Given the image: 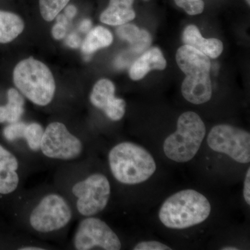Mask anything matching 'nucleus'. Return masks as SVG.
<instances>
[{
	"mask_svg": "<svg viewBox=\"0 0 250 250\" xmlns=\"http://www.w3.org/2000/svg\"><path fill=\"white\" fill-rule=\"evenodd\" d=\"M183 41L185 45L194 47L209 58H217L223 51V44L221 41L215 39H205L202 37L198 28L195 25H188L186 28L183 34Z\"/></svg>",
	"mask_w": 250,
	"mask_h": 250,
	"instance_id": "nucleus-15",
	"label": "nucleus"
},
{
	"mask_svg": "<svg viewBox=\"0 0 250 250\" xmlns=\"http://www.w3.org/2000/svg\"><path fill=\"white\" fill-rule=\"evenodd\" d=\"M23 215L29 231L39 236H49L65 229L75 212L62 192L53 190L33 198L26 206Z\"/></svg>",
	"mask_w": 250,
	"mask_h": 250,
	"instance_id": "nucleus-1",
	"label": "nucleus"
},
{
	"mask_svg": "<svg viewBox=\"0 0 250 250\" xmlns=\"http://www.w3.org/2000/svg\"><path fill=\"white\" fill-rule=\"evenodd\" d=\"M85 143L61 122H52L44 129L40 152L50 160L72 164L82 159Z\"/></svg>",
	"mask_w": 250,
	"mask_h": 250,
	"instance_id": "nucleus-8",
	"label": "nucleus"
},
{
	"mask_svg": "<svg viewBox=\"0 0 250 250\" xmlns=\"http://www.w3.org/2000/svg\"><path fill=\"white\" fill-rule=\"evenodd\" d=\"M243 197L245 201L248 205H250V167H248L244 181V187H243Z\"/></svg>",
	"mask_w": 250,
	"mask_h": 250,
	"instance_id": "nucleus-25",
	"label": "nucleus"
},
{
	"mask_svg": "<svg viewBox=\"0 0 250 250\" xmlns=\"http://www.w3.org/2000/svg\"><path fill=\"white\" fill-rule=\"evenodd\" d=\"M55 18L57 19V23L52 27V36L56 40H62L66 35V28L68 21L66 16L62 14L57 15Z\"/></svg>",
	"mask_w": 250,
	"mask_h": 250,
	"instance_id": "nucleus-23",
	"label": "nucleus"
},
{
	"mask_svg": "<svg viewBox=\"0 0 250 250\" xmlns=\"http://www.w3.org/2000/svg\"><path fill=\"white\" fill-rule=\"evenodd\" d=\"M70 0H39L41 16L46 21H53Z\"/></svg>",
	"mask_w": 250,
	"mask_h": 250,
	"instance_id": "nucleus-21",
	"label": "nucleus"
},
{
	"mask_svg": "<svg viewBox=\"0 0 250 250\" xmlns=\"http://www.w3.org/2000/svg\"><path fill=\"white\" fill-rule=\"evenodd\" d=\"M134 0H110L108 7L100 15V21L111 26H120L136 17L132 6Z\"/></svg>",
	"mask_w": 250,
	"mask_h": 250,
	"instance_id": "nucleus-16",
	"label": "nucleus"
},
{
	"mask_svg": "<svg viewBox=\"0 0 250 250\" xmlns=\"http://www.w3.org/2000/svg\"><path fill=\"white\" fill-rule=\"evenodd\" d=\"M75 214L82 218L95 216L103 212L109 202L111 187L108 177L101 172H92L74 177L66 188Z\"/></svg>",
	"mask_w": 250,
	"mask_h": 250,
	"instance_id": "nucleus-4",
	"label": "nucleus"
},
{
	"mask_svg": "<svg viewBox=\"0 0 250 250\" xmlns=\"http://www.w3.org/2000/svg\"><path fill=\"white\" fill-rule=\"evenodd\" d=\"M108 164L113 178L123 185L143 183L156 170L152 154L142 146L131 142L113 146L108 154Z\"/></svg>",
	"mask_w": 250,
	"mask_h": 250,
	"instance_id": "nucleus-2",
	"label": "nucleus"
},
{
	"mask_svg": "<svg viewBox=\"0 0 250 250\" xmlns=\"http://www.w3.org/2000/svg\"><path fill=\"white\" fill-rule=\"evenodd\" d=\"M21 183V164L17 156L0 144V195L14 193Z\"/></svg>",
	"mask_w": 250,
	"mask_h": 250,
	"instance_id": "nucleus-13",
	"label": "nucleus"
},
{
	"mask_svg": "<svg viewBox=\"0 0 250 250\" xmlns=\"http://www.w3.org/2000/svg\"><path fill=\"white\" fill-rule=\"evenodd\" d=\"M7 103L0 106V124L16 123L21 121L24 113V100L22 94L15 88L7 92Z\"/></svg>",
	"mask_w": 250,
	"mask_h": 250,
	"instance_id": "nucleus-17",
	"label": "nucleus"
},
{
	"mask_svg": "<svg viewBox=\"0 0 250 250\" xmlns=\"http://www.w3.org/2000/svg\"><path fill=\"white\" fill-rule=\"evenodd\" d=\"M14 82L21 94L37 106H47L53 100L55 81L42 62L29 58L18 62L14 70Z\"/></svg>",
	"mask_w": 250,
	"mask_h": 250,
	"instance_id": "nucleus-6",
	"label": "nucleus"
},
{
	"mask_svg": "<svg viewBox=\"0 0 250 250\" xmlns=\"http://www.w3.org/2000/svg\"><path fill=\"white\" fill-rule=\"evenodd\" d=\"M72 248L77 250H120L119 237L106 222L95 216L82 218L72 238Z\"/></svg>",
	"mask_w": 250,
	"mask_h": 250,
	"instance_id": "nucleus-9",
	"label": "nucleus"
},
{
	"mask_svg": "<svg viewBox=\"0 0 250 250\" xmlns=\"http://www.w3.org/2000/svg\"><path fill=\"white\" fill-rule=\"evenodd\" d=\"M92 22L89 19L83 20L82 22H81L80 26V30L82 32L85 33L90 30L91 28Z\"/></svg>",
	"mask_w": 250,
	"mask_h": 250,
	"instance_id": "nucleus-29",
	"label": "nucleus"
},
{
	"mask_svg": "<svg viewBox=\"0 0 250 250\" xmlns=\"http://www.w3.org/2000/svg\"><path fill=\"white\" fill-rule=\"evenodd\" d=\"M208 147L227 154L239 164L250 162V134L246 130L229 125L213 126L207 137Z\"/></svg>",
	"mask_w": 250,
	"mask_h": 250,
	"instance_id": "nucleus-10",
	"label": "nucleus"
},
{
	"mask_svg": "<svg viewBox=\"0 0 250 250\" xmlns=\"http://www.w3.org/2000/svg\"><path fill=\"white\" fill-rule=\"evenodd\" d=\"M65 43L71 48H78L81 45L80 37L75 33H72L70 35L67 36Z\"/></svg>",
	"mask_w": 250,
	"mask_h": 250,
	"instance_id": "nucleus-26",
	"label": "nucleus"
},
{
	"mask_svg": "<svg viewBox=\"0 0 250 250\" xmlns=\"http://www.w3.org/2000/svg\"><path fill=\"white\" fill-rule=\"evenodd\" d=\"M247 2H248V4L250 5V0H246Z\"/></svg>",
	"mask_w": 250,
	"mask_h": 250,
	"instance_id": "nucleus-31",
	"label": "nucleus"
},
{
	"mask_svg": "<svg viewBox=\"0 0 250 250\" xmlns=\"http://www.w3.org/2000/svg\"><path fill=\"white\" fill-rule=\"evenodd\" d=\"M205 135V125L200 116L195 112H185L179 116L175 132L164 141V154L174 162H188L196 155Z\"/></svg>",
	"mask_w": 250,
	"mask_h": 250,
	"instance_id": "nucleus-7",
	"label": "nucleus"
},
{
	"mask_svg": "<svg viewBox=\"0 0 250 250\" xmlns=\"http://www.w3.org/2000/svg\"><path fill=\"white\" fill-rule=\"evenodd\" d=\"M24 24L18 15L0 10V43H8L24 30Z\"/></svg>",
	"mask_w": 250,
	"mask_h": 250,
	"instance_id": "nucleus-19",
	"label": "nucleus"
},
{
	"mask_svg": "<svg viewBox=\"0 0 250 250\" xmlns=\"http://www.w3.org/2000/svg\"><path fill=\"white\" fill-rule=\"evenodd\" d=\"M18 249L20 250H47V248L45 247L39 246V245L25 244L19 247Z\"/></svg>",
	"mask_w": 250,
	"mask_h": 250,
	"instance_id": "nucleus-28",
	"label": "nucleus"
},
{
	"mask_svg": "<svg viewBox=\"0 0 250 250\" xmlns=\"http://www.w3.org/2000/svg\"><path fill=\"white\" fill-rule=\"evenodd\" d=\"M222 250H239L238 248H237L236 247H232V246H226L223 247V248H221Z\"/></svg>",
	"mask_w": 250,
	"mask_h": 250,
	"instance_id": "nucleus-30",
	"label": "nucleus"
},
{
	"mask_svg": "<svg viewBox=\"0 0 250 250\" xmlns=\"http://www.w3.org/2000/svg\"><path fill=\"white\" fill-rule=\"evenodd\" d=\"M134 250H171L172 248L159 241H142L134 247Z\"/></svg>",
	"mask_w": 250,
	"mask_h": 250,
	"instance_id": "nucleus-24",
	"label": "nucleus"
},
{
	"mask_svg": "<svg viewBox=\"0 0 250 250\" xmlns=\"http://www.w3.org/2000/svg\"><path fill=\"white\" fill-rule=\"evenodd\" d=\"M176 61L186 75L182 85L184 98L193 104L209 101L212 96L210 61L205 54L185 45L177 50Z\"/></svg>",
	"mask_w": 250,
	"mask_h": 250,
	"instance_id": "nucleus-5",
	"label": "nucleus"
},
{
	"mask_svg": "<svg viewBox=\"0 0 250 250\" xmlns=\"http://www.w3.org/2000/svg\"><path fill=\"white\" fill-rule=\"evenodd\" d=\"M176 4L190 16L200 14L205 9L203 0H174Z\"/></svg>",
	"mask_w": 250,
	"mask_h": 250,
	"instance_id": "nucleus-22",
	"label": "nucleus"
},
{
	"mask_svg": "<svg viewBox=\"0 0 250 250\" xmlns=\"http://www.w3.org/2000/svg\"><path fill=\"white\" fill-rule=\"evenodd\" d=\"M166 65L162 52L158 47H152L132 64L129 69L130 78L134 81L141 80L151 70H164Z\"/></svg>",
	"mask_w": 250,
	"mask_h": 250,
	"instance_id": "nucleus-14",
	"label": "nucleus"
},
{
	"mask_svg": "<svg viewBox=\"0 0 250 250\" xmlns=\"http://www.w3.org/2000/svg\"><path fill=\"white\" fill-rule=\"evenodd\" d=\"M210 212L211 206L205 195L186 189L166 199L159 209V218L166 228L185 229L204 223Z\"/></svg>",
	"mask_w": 250,
	"mask_h": 250,
	"instance_id": "nucleus-3",
	"label": "nucleus"
},
{
	"mask_svg": "<svg viewBox=\"0 0 250 250\" xmlns=\"http://www.w3.org/2000/svg\"><path fill=\"white\" fill-rule=\"evenodd\" d=\"M113 35L106 28L98 26L88 32L82 45V52L91 54L98 49L108 47L113 42Z\"/></svg>",
	"mask_w": 250,
	"mask_h": 250,
	"instance_id": "nucleus-20",
	"label": "nucleus"
},
{
	"mask_svg": "<svg viewBox=\"0 0 250 250\" xmlns=\"http://www.w3.org/2000/svg\"><path fill=\"white\" fill-rule=\"evenodd\" d=\"M116 32L121 39L128 41L133 50L137 53L146 50L152 42V37L149 32L141 30L134 24H122L117 29Z\"/></svg>",
	"mask_w": 250,
	"mask_h": 250,
	"instance_id": "nucleus-18",
	"label": "nucleus"
},
{
	"mask_svg": "<svg viewBox=\"0 0 250 250\" xmlns=\"http://www.w3.org/2000/svg\"><path fill=\"white\" fill-rule=\"evenodd\" d=\"M115 91L116 88L111 81L99 80L90 93V101L112 121H119L125 116L126 103L123 99L116 98Z\"/></svg>",
	"mask_w": 250,
	"mask_h": 250,
	"instance_id": "nucleus-11",
	"label": "nucleus"
},
{
	"mask_svg": "<svg viewBox=\"0 0 250 250\" xmlns=\"http://www.w3.org/2000/svg\"><path fill=\"white\" fill-rule=\"evenodd\" d=\"M44 128L38 123H25L21 121L8 124L3 130V136L8 142L24 140L26 146L31 152H40L41 140Z\"/></svg>",
	"mask_w": 250,
	"mask_h": 250,
	"instance_id": "nucleus-12",
	"label": "nucleus"
},
{
	"mask_svg": "<svg viewBox=\"0 0 250 250\" xmlns=\"http://www.w3.org/2000/svg\"><path fill=\"white\" fill-rule=\"evenodd\" d=\"M77 13V8L75 7L73 5H70V6H67L65 9V14L67 18L69 19H72L75 16H76Z\"/></svg>",
	"mask_w": 250,
	"mask_h": 250,
	"instance_id": "nucleus-27",
	"label": "nucleus"
}]
</instances>
